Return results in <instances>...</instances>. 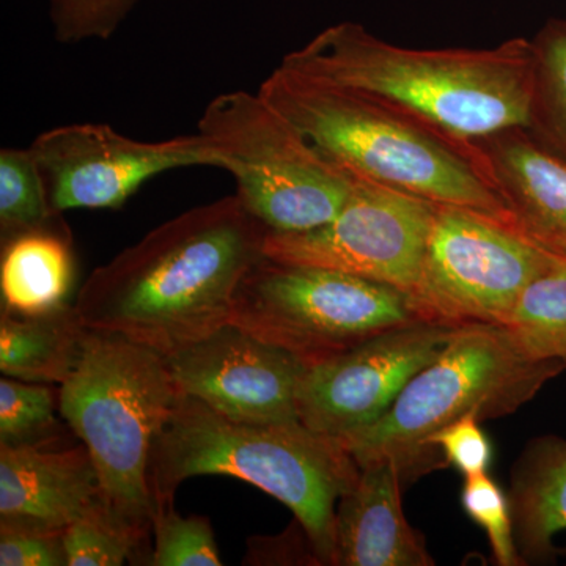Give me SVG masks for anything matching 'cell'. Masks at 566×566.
I'll use <instances>...</instances> for the list:
<instances>
[{
	"instance_id": "6da1fadb",
	"label": "cell",
	"mask_w": 566,
	"mask_h": 566,
	"mask_svg": "<svg viewBox=\"0 0 566 566\" xmlns=\"http://www.w3.org/2000/svg\"><path fill=\"white\" fill-rule=\"evenodd\" d=\"M266 233L237 193L182 212L88 275L74 301L81 323L163 356L196 344L232 319Z\"/></svg>"
},
{
	"instance_id": "7a4b0ae2",
	"label": "cell",
	"mask_w": 566,
	"mask_h": 566,
	"mask_svg": "<svg viewBox=\"0 0 566 566\" xmlns=\"http://www.w3.org/2000/svg\"><path fill=\"white\" fill-rule=\"evenodd\" d=\"M282 65L374 96L460 139L531 123L532 40L490 50H412L340 22L286 54Z\"/></svg>"
},
{
	"instance_id": "3957f363",
	"label": "cell",
	"mask_w": 566,
	"mask_h": 566,
	"mask_svg": "<svg viewBox=\"0 0 566 566\" xmlns=\"http://www.w3.org/2000/svg\"><path fill=\"white\" fill-rule=\"evenodd\" d=\"M259 93L354 178L512 226L474 140L460 139L374 96L282 63Z\"/></svg>"
},
{
	"instance_id": "277c9868",
	"label": "cell",
	"mask_w": 566,
	"mask_h": 566,
	"mask_svg": "<svg viewBox=\"0 0 566 566\" xmlns=\"http://www.w3.org/2000/svg\"><path fill=\"white\" fill-rule=\"evenodd\" d=\"M227 475L260 488L292 510L318 564L333 565L335 513L360 468L344 442L301 420L251 423L180 395L148 465L155 513L174 505L185 480Z\"/></svg>"
},
{
	"instance_id": "5b68a950",
	"label": "cell",
	"mask_w": 566,
	"mask_h": 566,
	"mask_svg": "<svg viewBox=\"0 0 566 566\" xmlns=\"http://www.w3.org/2000/svg\"><path fill=\"white\" fill-rule=\"evenodd\" d=\"M57 389L59 412L95 463L103 504L148 547L155 521L148 465L180 398L163 354L87 329Z\"/></svg>"
},
{
	"instance_id": "8992f818",
	"label": "cell",
	"mask_w": 566,
	"mask_h": 566,
	"mask_svg": "<svg viewBox=\"0 0 566 566\" xmlns=\"http://www.w3.org/2000/svg\"><path fill=\"white\" fill-rule=\"evenodd\" d=\"M566 370L557 360L532 359L504 326L453 327L438 357L398 395L378 422L340 439L359 468L392 461L403 486L447 468L428 438L465 416L501 419L534 400Z\"/></svg>"
},
{
	"instance_id": "52a82bcc",
	"label": "cell",
	"mask_w": 566,
	"mask_h": 566,
	"mask_svg": "<svg viewBox=\"0 0 566 566\" xmlns=\"http://www.w3.org/2000/svg\"><path fill=\"white\" fill-rule=\"evenodd\" d=\"M197 126L233 175L241 203L268 232L324 226L352 196L356 178L259 92L221 93Z\"/></svg>"
},
{
	"instance_id": "ba28073f",
	"label": "cell",
	"mask_w": 566,
	"mask_h": 566,
	"mask_svg": "<svg viewBox=\"0 0 566 566\" xmlns=\"http://www.w3.org/2000/svg\"><path fill=\"white\" fill-rule=\"evenodd\" d=\"M419 322L411 296L394 286L266 256L241 282L230 319L307 367Z\"/></svg>"
},
{
	"instance_id": "9c48e42d",
	"label": "cell",
	"mask_w": 566,
	"mask_h": 566,
	"mask_svg": "<svg viewBox=\"0 0 566 566\" xmlns=\"http://www.w3.org/2000/svg\"><path fill=\"white\" fill-rule=\"evenodd\" d=\"M557 260L509 223L438 205L411 300L423 322L505 327L521 293Z\"/></svg>"
},
{
	"instance_id": "30bf717a",
	"label": "cell",
	"mask_w": 566,
	"mask_h": 566,
	"mask_svg": "<svg viewBox=\"0 0 566 566\" xmlns=\"http://www.w3.org/2000/svg\"><path fill=\"white\" fill-rule=\"evenodd\" d=\"M436 207L411 193L356 178L352 196L333 221L305 232H268L263 253L279 263L359 275L411 296Z\"/></svg>"
},
{
	"instance_id": "8fae6325",
	"label": "cell",
	"mask_w": 566,
	"mask_h": 566,
	"mask_svg": "<svg viewBox=\"0 0 566 566\" xmlns=\"http://www.w3.org/2000/svg\"><path fill=\"white\" fill-rule=\"evenodd\" d=\"M29 150L39 163L52 210L120 208L156 175L186 167H218L226 161L202 134L144 142L109 125L77 123L48 129Z\"/></svg>"
},
{
	"instance_id": "7c38bea8",
	"label": "cell",
	"mask_w": 566,
	"mask_h": 566,
	"mask_svg": "<svg viewBox=\"0 0 566 566\" xmlns=\"http://www.w3.org/2000/svg\"><path fill=\"white\" fill-rule=\"evenodd\" d=\"M453 327H395L305 370L297 416L316 433L344 439L378 422L398 395L444 349Z\"/></svg>"
},
{
	"instance_id": "4fadbf2b",
	"label": "cell",
	"mask_w": 566,
	"mask_h": 566,
	"mask_svg": "<svg viewBox=\"0 0 566 566\" xmlns=\"http://www.w3.org/2000/svg\"><path fill=\"white\" fill-rule=\"evenodd\" d=\"M178 392L251 423L292 422L307 370L293 354L229 323L164 356Z\"/></svg>"
},
{
	"instance_id": "5bb4252c",
	"label": "cell",
	"mask_w": 566,
	"mask_h": 566,
	"mask_svg": "<svg viewBox=\"0 0 566 566\" xmlns=\"http://www.w3.org/2000/svg\"><path fill=\"white\" fill-rule=\"evenodd\" d=\"M513 229L536 248L566 260V159L526 126L474 140Z\"/></svg>"
},
{
	"instance_id": "9a60e30c",
	"label": "cell",
	"mask_w": 566,
	"mask_h": 566,
	"mask_svg": "<svg viewBox=\"0 0 566 566\" xmlns=\"http://www.w3.org/2000/svg\"><path fill=\"white\" fill-rule=\"evenodd\" d=\"M103 502L84 444L0 447V520L65 531Z\"/></svg>"
},
{
	"instance_id": "2e32d148",
	"label": "cell",
	"mask_w": 566,
	"mask_h": 566,
	"mask_svg": "<svg viewBox=\"0 0 566 566\" xmlns=\"http://www.w3.org/2000/svg\"><path fill=\"white\" fill-rule=\"evenodd\" d=\"M400 472L392 461L360 468L335 513L333 565L433 566L422 532L406 520Z\"/></svg>"
},
{
	"instance_id": "e0dca14e",
	"label": "cell",
	"mask_w": 566,
	"mask_h": 566,
	"mask_svg": "<svg viewBox=\"0 0 566 566\" xmlns=\"http://www.w3.org/2000/svg\"><path fill=\"white\" fill-rule=\"evenodd\" d=\"M506 495L521 560L556 564L554 538L566 531V438L531 439L510 469Z\"/></svg>"
},
{
	"instance_id": "ac0fdd59",
	"label": "cell",
	"mask_w": 566,
	"mask_h": 566,
	"mask_svg": "<svg viewBox=\"0 0 566 566\" xmlns=\"http://www.w3.org/2000/svg\"><path fill=\"white\" fill-rule=\"evenodd\" d=\"M76 281L69 230L61 226L32 230L2 241L0 296L2 311L39 316L70 305Z\"/></svg>"
},
{
	"instance_id": "d6986e66",
	"label": "cell",
	"mask_w": 566,
	"mask_h": 566,
	"mask_svg": "<svg viewBox=\"0 0 566 566\" xmlns=\"http://www.w3.org/2000/svg\"><path fill=\"white\" fill-rule=\"evenodd\" d=\"M87 327L74 304L48 315H0V371L40 385L61 386L80 359Z\"/></svg>"
},
{
	"instance_id": "ffe728a7",
	"label": "cell",
	"mask_w": 566,
	"mask_h": 566,
	"mask_svg": "<svg viewBox=\"0 0 566 566\" xmlns=\"http://www.w3.org/2000/svg\"><path fill=\"white\" fill-rule=\"evenodd\" d=\"M505 327L532 359L566 365V260L528 283Z\"/></svg>"
},
{
	"instance_id": "44dd1931",
	"label": "cell",
	"mask_w": 566,
	"mask_h": 566,
	"mask_svg": "<svg viewBox=\"0 0 566 566\" xmlns=\"http://www.w3.org/2000/svg\"><path fill=\"white\" fill-rule=\"evenodd\" d=\"M534 98L528 129L566 159V20H549L532 40Z\"/></svg>"
},
{
	"instance_id": "7402d4cb",
	"label": "cell",
	"mask_w": 566,
	"mask_h": 566,
	"mask_svg": "<svg viewBox=\"0 0 566 566\" xmlns=\"http://www.w3.org/2000/svg\"><path fill=\"white\" fill-rule=\"evenodd\" d=\"M46 182L29 148L0 151V234L2 241L32 230L61 226Z\"/></svg>"
},
{
	"instance_id": "603a6c76",
	"label": "cell",
	"mask_w": 566,
	"mask_h": 566,
	"mask_svg": "<svg viewBox=\"0 0 566 566\" xmlns=\"http://www.w3.org/2000/svg\"><path fill=\"white\" fill-rule=\"evenodd\" d=\"M59 389L51 385L0 379V447H48L61 438Z\"/></svg>"
},
{
	"instance_id": "cb8c5ba5",
	"label": "cell",
	"mask_w": 566,
	"mask_h": 566,
	"mask_svg": "<svg viewBox=\"0 0 566 566\" xmlns=\"http://www.w3.org/2000/svg\"><path fill=\"white\" fill-rule=\"evenodd\" d=\"M63 543L69 566H122L137 558L147 564V546L103 502L65 528Z\"/></svg>"
},
{
	"instance_id": "d4e9b609",
	"label": "cell",
	"mask_w": 566,
	"mask_h": 566,
	"mask_svg": "<svg viewBox=\"0 0 566 566\" xmlns=\"http://www.w3.org/2000/svg\"><path fill=\"white\" fill-rule=\"evenodd\" d=\"M147 565L222 566L210 520L178 515L174 505L158 510L153 521V546Z\"/></svg>"
},
{
	"instance_id": "484cf974",
	"label": "cell",
	"mask_w": 566,
	"mask_h": 566,
	"mask_svg": "<svg viewBox=\"0 0 566 566\" xmlns=\"http://www.w3.org/2000/svg\"><path fill=\"white\" fill-rule=\"evenodd\" d=\"M461 505L465 515L485 532L495 564L524 566L516 549L509 495L488 472L464 476Z\"/></svg>"
},
{
	"instance_id": "4316f807",
	"label": "cell",
	"mask_w": 566,
	"mask_h": 566,
	"mask_svg": "<svg viewBox=\"0 0 566 566\" xmlns=\"http://www.w3.org/2000/svg\"><path fill=\"white\" fill-rule=\"evenodd\" d=\"M139 0H50L54 36L59 43L109 40Z\"/></svg>"
},
{
	"instance_id": "83f0119b",
	"label": "cell",
	"mask_w": 566,
	"mask_h": 566,
	"mask_svg": "<svg viewBox=\"0 0 566 566\" xmlns=\"http://www.w3.org/2000/svg\"><path fill=\"white\" fill-rule=\"evenodd\" d=\"M63 532L0 520V566H69Z\"/></svg>"
},
{
	"instance_id": "f1b7e54d",
	"label": "cell",
	"mask_w": 566,
	"mask_h": 566,
	"mask_svg": "<svg viewBox=\"0 0 566 566\" xmlns=\"http://www.w3.org/2000/svg\"><path fill=\"white\" fill-rule=\"evenodd\" d=\"M480 422L475 416H465L430 436L427 444L463 476L486 474L493 463V444Z\"/></svg>"
}]
</instances>
